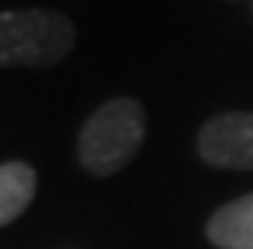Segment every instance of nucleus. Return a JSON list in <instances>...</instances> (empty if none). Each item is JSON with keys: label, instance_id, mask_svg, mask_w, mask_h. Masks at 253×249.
I'll list each match as a JSON object with an SVG mask.
<instances>
[{"label": "nucleus", "instance_id": "obj_5", "mask_svg": "<svg viewBox=\"0 0 253 249\" xmlns=\"http://www.w3.org/2000/svg\"><path fill=\"white\" fill-rule=\"evenodd\" d=\"M36 169L26 162H3L0 165V227H7L26 213V207L36 198Z\"/></svg>", "mask_w": 253, "mask_h": 249}, {"label": "nucleus", "instance_id": "obj_3", "mask_svg": "<svg viewBox=\"0 0 253 249\" xmlns=\"http://www.w3.org/2000/svg\"><path fill=\"white\" fill-rule=\"evenodd\" d=\"M198 155L211 169L253 172V110L211 117L198 130Z\"/></svg>", "mask_w": 253, "mask_h": 249}, {"label": "nucleus", "instance_id": "obj_4", "mask_svg": "<svg viewBox=\"0 0 253 249\" xmlns=\"http://www.w3.org/2000/svg\"><path fill=\"white\" fill-rule=\"evenodd\" d=\"M205 236L217 249H253V191L217 207L205 223Z\"/></svg>", "mask_w": 253, "mask_h": 249}, {"label": "nucleus", "instance_id": "obj_2", "mask_svg": "<svg viewBox=\"0 0 253 249\" xmlns=\"http://www.w3.org/2000/svg\"><path fill=\"white\" fill-rule=\"evenodd\" d=\"M75 45V23L59 10L26 7L0 13V68L59 65Z\"/></svg>", "mask_w": 253, "mask_h": 249}, {"label": "nucleus", "instance_id": "obj_1", "mask_svg": "<svg viewBox=\"0 0 253 249\" xmlns=\"http://www.w3.org/2000/svg\"><path fill=\"white\" fill-rule=\"evenodd\" d=\"M146 140V110L136 97H111L78 133V162L94 178H111L133 162Z\"/></svg>", "mask_w": 253, "mask_h": 249}]
</instances>
